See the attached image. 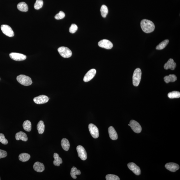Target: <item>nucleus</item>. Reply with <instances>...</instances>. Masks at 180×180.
<instances>
[{
	"label": "nucleus",
	"instance_id": "obj_8",
	"mask_svg": "<svg viewBox=\"0 0 180 180\" xmlns=\"http://www.w3.org/2000/svg\"><path fill=\"white\" fill-rule=\"evenodd\" d=\"M78 156L82 160H85L87 158V154L85 149L83 146H78L76 147Z\"/></svg>",
	"mask_w": 180,
	"mask_h": 180
},
{
	"label": "nucleus",
	"instance_id": "obj_31",
	"mask_svg": "<svg viewBox=\"0 0 180 180\" xmlns=\"http://www.w3.org/2000/svg\"><path fill=\"white\" fill-rule=\"evenodd\" d=\"M106 179L107 180H119L120 178L115 175L109 174L106 176Z\"/></svg>",
	"mask_w": 180,
	"mask_h": 180
},
{
	"label": "nucleus",
	"instance_id": "obj_17",
	"mask_svg": "<svg viewBox=\"0 0 180 180\" xmlns=\"http://www.w3.org/2000/svg\"><path fill=\"white\" fill-rule=\"evenodd\" d=\"M33 169L38 173L43 172L45 169L44 166L43 164L39 162H35L33 165Z\"/></svg>",
	"mask_w": 180,
	"mask_h": 180
},
{
	"label": "nucleus",
	"instance_id": "obj_21",
	"mask_svg": "<svg viewBox=\"0 0 180 180\" xmlns=\"http://www.w3.org/2000/svg\"><path fill=\"white\" fill-rule=\"evenodd\" d=\"M17 8L19 10L22 12H27L28 11V6L25 2H20L17 5Z\"/></svg>",
	"mask_w": 180,
	"mask_h": 180
},
{
	"label": "nucleus",
	"instance_id": "obj_6",
	"mask_svg": "<svg viewBox=\"0 0 180 180\" xmlns=\"http://www.w3.org/2000/svg\"><path fill=\"white\" fill-rule=\"evenodd\" d=\"M1 29L2 33L10 37H13L14 33L11 27L7 25H1Z\"/></svg>",
	"mask_w": 180,
	"mask_h": 180
},
{
	"label": "nucleus",
	"instance_id": "obj_26",
	"mask_svg": "<svg viewBox=\"0 0 180 180\" xmlns=\"http://www.w3.org/2000/svg\"><path fill=\"white\" fill-rule=\"evenodd\" d=\"M23 127L24 130L26 132H30L32 129L31 123L29 120H25L23 123Z\"/></svg>",
	"mask_w": 180,
	"mask_h": 180
},
{
	"label": "nucleus",
	"instance_id": "obj_20",
	"mask_svg": "<svg viewBox=\"0 0 180 180\" xmlns=\"http://www.w3.org/2000/svg\"><path fill=\"white\" fill-rule=\"evenodd\" d=\"M53 157L55 159L53 161L54 165L56 166H60V164H62V163L61 158L60 157L58 154L56 153L54 154Z\"/></svg>",
	"mask_w": 180,
	"mask_h": 180
},
{
	"label": "nucleus",
	"instance_id": "obj_28",
	"mask_svg": "<svg viewBox=\"0 0 180 180\" xmlns=\"http://www.w3.org/2000/svg\"><path fill=\"white\" fill-rule=\"evenodd\" d=\"M168 96L171 99L179 98L180 97V92L177 91H173L168 93Z\"/></svg>",
	"mask_w": 180,
	"mask_h": 180
},
{
	"label": "nucleus",
	"instance_id": "obj_2",
	"mask_svg": "<svg viewBox=\"0 0 180 180\" xmlns=\"http://www.w3.org/2000/svg\"><path fill=\"white\" fill-rule=\"evenodd\" d=\"M17 80L20 84L24 86H29L32 83V81L30 77L25 75L21 74L16 78Z\"/></svg>",
	"mask_w": 180,
	"mask_h": 180
},
{
	"label": "nucleus",
	"instance_id": "obj_5",
	"mask_svg": "<svg viewBox=\"0 0 180 180\" xmlns=\"http://www.w3.org/2000/svg\"><path fill=\"white\" fill-rule=\"evenodd\" d=\"M130 126L133 132L135 133H141L142 130V128L140 123L134 120H131L129 123Z\"/></svg>",
	"mask_w": 180,
	"mask_h": 180
},
{
	"label": "nucleus",
	"instance_id": "obj_10",
	"mask_svg": "<svg viewBox=\"0 0 180 180\" xmlns=\"http://www.w3.org/2000/svg\"><path fill=\"white\" fill-rule=\"evenodd\" d=\"M99 47L106 49H111L112 48L113 45L112 43L107 39H103L100 41L98 43Z\"/></svg>",
	"mask_w": 180,
	"mask_h": 180
},
{
	"label": "nucleus",
	"instance_id": "obj_22",
	"mask_svg": "<svg viewBox=\"0 0 180 180\" xmlns=\"http://www.w3.org/2000/svg\"><path fill=\"white\" fill-rule=\"evenodd\" d=\"M164 82L168 83L170 82H174L177 80V77L174 74H170L164 77Z\"/></svg>",
	"mask_w": 180,
	"mask_h": 180
},
{
	"label": "nucleus",
	"instance_id": "obj_24",
	"mask_svg": "<svg viewBox=\"0 0 180 180\" xmlns=\"http://www.w3.org/2000/svg\"><path fill=\"white\" fill-rule=\"evenodd\" d=\"M30 155L27 153H23L20 154L19 156V159L20 161L25 162L28 161L30 159Z\"/></svg>",
	"mask_w": 180,
	"mask_h": 180
},
{
	"label": "nucleus",
	"instance_id": "obj_14",
	"mask_svg": "<svg viewBox=\"0 0 180 180\" xmlns=\"http://www.w3.org/2000/svg\"><path fill=\"white\" fill-rule=\"evenodd\" d=\"M165 167L168 170L173 172H176L179 169V165L173 163H167L165 164Z\"/></svg>",
	"mask_w": 180,
	"mask_h": 180
},
{
	"label": "nucleus",
	"instance_id": "obj_23",
	"mask_svg": "<svg viewBox=\"0 0 180 180\" xmlns=\"http://www.w3.org/2000/svg\"><path fill=\"white\" fill-rule=\"evenodd\" d=\"M37 129L39 134L43 133L45 129V125L43 121L40 120L38 122L37 125Z\"/></svg>",
	"mask_w": 180,
	"mask_h": 180
},
{
	"label": "nucleus",
	"instance_id": "obj_13",
	"mask_svg": "<svg viewBox=\"0 0 180 180\" xmlns=\"http://www.w3.org/2000/svg\"><path fill=\"white\" fill-rule=\"evenodd\" d=\"M128 166L129 169L132 171L136 175H140L141 173V170L138 166L133 163H129L128 164Z\"/></svg>",
	"mask_w": 180,
	"mask_h": 180
},
{
	"label": "nucleus",
	"instance_id": "obj_9",
	"mask_svg": "<svg viewBox=\"0 0 180 180\" xmlns=\"http://www.w3.org/2000/svg\"><path fill=\"white\" fill-rule=\"evenodd\" d=\"M10 56L12 60L17 61H23L26 58L25 55L18 53H11L10 54Z\"/></svg>",
	"mask_w": 180,
	"mask_h": 180
},
{
	"label": "nucleus",
	"instance_id": "obj_15",
	"mask_svg": "<svg viewBox=\"0 0 180 180\" xmlns=\"http://www.w3.org/2000/svg\"><path fill=\"white\" fill-rule=\"evenodd\" d=\"M176 66L177 65L176 63L174 62V60L173 59L170 58L165 63L164 65V68L166 70L170 69L171 70H173L175 69Z\"/></svg>",
	"mask_w": 180,
	"mask_h": 180
},
{
	"label": "nucleus",
	"instance_id": "obj_32",
	"mask_svg": "<svg viewBox=\"0 0 180 180\" xmlns=\"http://www.w3.org/2000/svg\"><path fill=\"white\" fill-rule=\"evenodd\" d=\"M65 16V13L63 12L62 11H60L59 13L56 14V16H55V18L56 20H60L64 19Z\"/></svg>",
	"mask_w": 180,
	"mask_h": 180
},
{
	"label": "nucleus",
	"instance_id": "obj_16",
	"mask_svg": "<svg viewBox=\"0 0 180 180\" xmlns=\"http://www.w3.org/2000/svg\"><path fill=\"white\" fill-rule=\"evenodd\" d=\"M108 132H109L110 138L112 140H116L118 139V134L114 127L112 126L109 127L108 129Z\"/></svg>",
	"mask_w": 180,
	"mask_h": 180
},
{
	"label": "nucleus",
	"instance_id": "obj_25",
	"mask_svg": "<svg viewBox=\"0 0 180 180\" xmlns=\"http://www.w3.org/2000/svg\"><path fill=\"white\" fill-rule=\"evenodd\" d=\"M71 177L74 179L77 178L76 176L79 175L81 174V172L79 170H78L75 167H73L71 168L70 173Z\"/></svg>",
	"mask_w": 180,
	"mask_h": 180
},
{
	"label": "nucleus",
	"instance_id": "obj_7",
	"mask_svg": "<svg viewBox=\"0 0 180 180\" xmlns=\"http://www.w3.org/2000/svg\"><path fill=\"white\" fill-rule=\"evenodd\" d=\"M88 128L90 133L92 137L94 138H98L99 133L98 128L92 123L89 124Z\"/></svg>",
	"mask_w": 180,
	"mask_h": 180
},
{
	"label": "nucleus",
	"instance_id": "obj_30",
	"mask_svg": "<svg viewBox=\"0 0 180 180\" xmlns=\"http://www.w3.org/2000/svg\"><path fill=\"white\" fill-rule=\"evenodd\" d=\"M43 2L42 0H37L34 5V8L38 10L42 8L43 6Z\"/></svg>",
	"mask_w": 180,
	"mask_h": 180
},
{
	"label": "nucleus",
	"instance_id": "obj_27",
	"mask_svg": "<svg viewBox=\"0 0 180 180\" xmlns=\"http://www.w3.org/2000/svg\"><path fill=\"white\" fill-rule=\"evenodd\" d=\"M169 40L168 39H166L159 43L156 47L157 50H162L165 48L167 45L169 43Z\"/></svg>",
	"mask_w": 180,
	"mask_h": 180
},
{
	"label": "nucleus",
	"instance_id": "obj_1",
	"mask_svg": "<svg viewBox=\"0 0 180 180\" xmlns=\"http://www.w3.org/2000/svg\"><path fill=\"white\" fill-rule=\"evenodd\" d=\"M141 26L142 30L146 33H151L155 29V26L154 23L150 20L146 19L141 20Z\"/></svg>",
	"mask_w": 180,
	"mask_h": 180
},
{
	"label": "nucleus",
	"instance_id": "obj_33",
	"mask_svg": "<svg viewBox=\"0 0 180 180\" xmlns=\"http://www.w3.org/2000/svg\"><path fill=\"white\" fill-rule=\"evenodd\" d=\"M0 142L5 145H7L8 143V141L5 138L4 135L2 133H0Z\"/></svg>",
	"mask_w": 180,
	"mask_h": 180
},
{
	"label": "nucleus",
	"instance_id": "obj_18",
	"mask_svg": "<svg viewBox=\"0 0 180 180\" xmlns=\"http://www.w3.org/2000/svg\"><path fill=\"white\" fill-rule=\"evenodd\" d=\"M15 139L17 141L21 140L24 141H26L28 140V137L26 134L24 132L20 131L16 134Z\"/></svg>",
	"mask_w": 180,
	"mask_h": 180
},
{
	"label": "nucleus",
	"instance_id": "obj_19",
	"mask_svg": "<svg viewBox=\"0 0 180 180\" xmlns=\"http://www.w3.org/2000/svg\"><path fill=\"white\" fill-rule=\"evenodd\" d=\"M61 145L62 148L65 151H68L70 147V143L68 140L66 138H64L62 140Z\"/></svg>",
	"mask_w": 180,
	"mask_h": 180
},
{
	"label": "nucleus",
	"instance_id": "obj_34",
	"mask_svg": "<svg viewBox=\"0 0 180 180\" xmlns=\"http://www.w3.org/2000/svg\"><path fill=\"white\" fill-rule=\"evenodd\" d=\"M78 29V27L77 25L75 24H73L69 28V31L71 33H74L76 32Z\"/></svg>",
	"mask_w": 180,
	"mask_h": 180
},
{
	"label": "nucleus",
	"instance_id": "obj_29",
	"mask_svg": "<svg viewBox=\"0 0 180 180\" xmlns=\"http://www.w3.org/2000/svg\"><path fill=\"white\" fill-rule=\"evenodd\" d=\"M101 12L102 17H106L109 12L107 7L105 5H102L101 7Z\"/></svg>",
	"mask_w": 180,
	"mask_h": 180
},
{
	"label": "nucleus",
	"instance_id": "obj_36",
	"mask_svg": "<svg viewBox=\"0 0 180 180\" xmlns=\"http://www.w3.org/2000/svg\"><path fill=\"white\" fill-rule=\"evenodd\" d=\"M128 126H130V124H128Z\"/></svg>",
	"mask_w": 180,
	"mask_h": 180
},
{
	"label": "nucleus",
	"instance_id": "obj_37",
	"mask_svg": "<svg viewBox=\"0 0 180 180\" xmlns=\"http://www.w3.org/2000/svg\"><path fill=\"white\" fill-rule=\"evenodd\" d=\"M0 180H1V178H0Z\"/></svg>",
	"mask_w": 180,
	"mask_h": 180
},
{
	"label": "nucleus",
	"instance_id": "obj_11",
	"mask_svg": "<svg viewBox=\"0 0 180 180\" xmlns=\"http://www.w3.org/2000/svg\"><path fill=\"white\" fill-rule=\"evenodd\" d=\"M33 101L37 104H46L49 101V98L45 95H40L33 98Z\"/></svg>",
	"mask_w": 180,
	"mask_h": 180
},
{
	"label": "nucleus",
	"instance_id": "obj_12",
	"mask_svg": "<svg viewBox=\"0 0 180 180\" xmlns=\"http://www.w3.org/2000/svg\"><path fill=\"white\" fill-rule=\"evenodd\" d=\"M96 70L94 69H92L88 71L84 76L83 81L85 82H87L93 79L96 74Z\"/></svg>",
	"mask_w": 180,
	"mask_h": 180
},
{
	"label": "nucleus",
	"instance_id": "obj_35",
	"mask_svg": "<svg viewBox=\"0 0 180 180\" xmlns=\"http://www.w3.org/2000/svg\"><path fill=\"white\" fill-rule=\"evenodd\" d=\"M7 153L5 150H0V159L6 158L7 156Z\"/></svg>",
	"mask_w": 180,
	"mask_h": 180
},
{
	"label": "nucleus",
	"instance_id": "obj_4",
	"mask_svg": "<svg viewBox=\"0 0 180 180\" xmlns=\"http://www.w3.org/2000/svg\"><path fill=\"white\" fill-rule=\"evenodd\" d=\"M58 51L60 56L65 58H68L72 56V51L68 47H60L58 49Z\"/></svg>",
	"mask_w": 180,
	"mask_h": 180
},
{
	"label": "nucleus",
	"instance_id": "obj_3",
	"mask_svg": "<svg viewBox=\"0 0 180 180\" xmlns=\"http://www.w3.org/2000/svg\"><path fill=\"white\" fill-rule=\"evenodd\" d=\"M141 71L140 68L135 69L132 77V82L134 86L137 87L140 84L141 78Z\"/></svg>",
	"mask_w": 180,
	"mask_h": 180
}]
</instances>
